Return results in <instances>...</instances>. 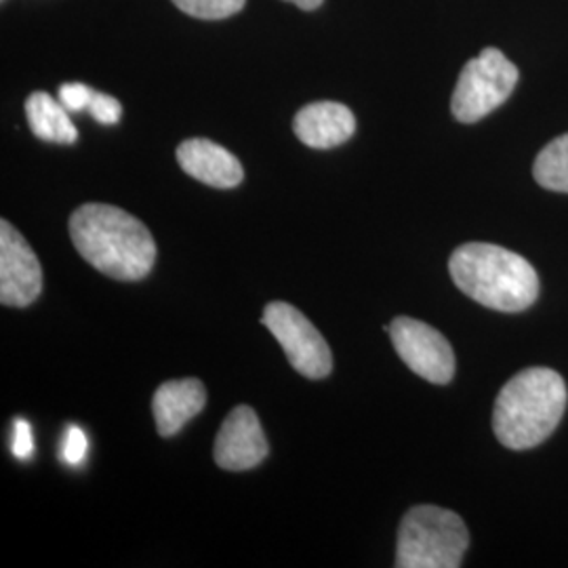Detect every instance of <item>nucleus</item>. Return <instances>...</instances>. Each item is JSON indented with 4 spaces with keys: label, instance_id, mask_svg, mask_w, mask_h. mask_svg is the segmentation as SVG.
Returning <instances> with one entry per match:
<instances>
[{
    "label": "nucleus",
    "instance_id": "dca6fc26",
    "mask_svg": "<svg viewBox=\"0 0 568 568\" xmlns=\"http://www.w3.org/2000/svg\"><path fill=\"white\" fill-rule=\"evenodd\" d=\"M89 450V440L87 434L79 426H70L63 434V443H61V459L68 466H79L84 462Z\"/></svg>",
    "mask_w": 568,
    "mask_h": 568
},
{
    "label": "nucleus",
    "instance_id": "9b49d317",
    "mask_svg": "<svg viewBox=\"0 0 568 568\" xmlns=\"http://www.w3.org/2000/svg\"><path fill=\"white\" fill-rule=\"evenodd\" d=\"M293 131L305 145L314 150H331L354 135L356 119L344 103H310L295 114Z\"/></svg>",
    "mask_w": 568,
    "mask_h": 568
},
{
    "label": "nucleus",
    "instance_id": "6ab92c4d",
    "mask_svg": "<svg viewBox=\"0 0 568 568\" xmlns=\"http://www.w3.org/2000/svg\"><path fill=\"white\" fill-rule=\"evenodd\" d=\"M11 450L18 459H30L34 453V438H32V427L26 419H16L13 422V443Z\"/></svg>",
    "mask_w": 568,
    "mask_h": 568
},
{
    "label": "nucleus",
    "instance_id": "f03ea898",
    "mask_svg": "<svg viewBox=\"0 0 568 568\" xmlns=\"http://www.w3.org/2000/svg\"><path fill=\"white\" fill-rule=\"evenodd\" d=\"M567 403L562 375L544 366L520 371L497 396L493 410L495 436L511 450L537 447L554 434Z\"/></svg>",
    "mask_w": 568,
    "mask_h": 568
},
{
    "label": "nucleus",
    "instance_id": "4468645a",
    "mask_svg": "<svg viewBox=\"0 0 568 568\" xmlns=\"http://www.w3.org/2000/svg\"><path fill=\"white\" fill-rule=\"evenodd\" d=\"M537 183L551 192L568 194V133L549 142L532 164Z\"/></svg>",
    "mask_w": 568,
    "mask_h": 568
},
{
    "label": "nucleus",
    "instance_id": "ddd939ff",
    "mask_svg": "<svg viewBox=\"0 0 568 568\" xmlns=\"http://www.w3.org/2000/svg\"><path fill=\"white\" fill-rule=\"evenodd\" d=\"M26 116L32 133L42 142L74 143L79 140V131L68 116V110L49 93H32L26 100Z\"/></svg>",
    "mask_w": 568,
    "mask_h": 568
},
{
    "label": "nucleus",
    "instance_id": "39448f33",
    "mask_svg": "<svg viewBox=\"0 0 568 568\" xmlns=\"http://www.w3.org/2000/svg\"><path fill=\"white\" fill-rule=\"evenodd\" d=\"M518 68L495 47L467 61L453 91L450 110L459 122L483 121L508 102L518 84Z\"/></svg>",
    "mask_w": 568,
    "mask_h": 568
},
{
    "label": "nucleus",
    "instance_id": "423d86ee",
    "mask_svg": "<svg viewBox=\"0 0 568 568\" xmlns=\"http://www.w3.org/2000/svg\"><path fill=\"white\" fill-rule=\"evenodd\" d=\"M262 321L300 375L307 379H325L333 371V354L325 337L297 307L272 302L265 305Z\"/></svg>",
    "mask_w": 568,
    "mask_h": 568
},
{
    "label": "nucleus",
    "instance_id": "6e6552de",
    "mask_svg": "<svg viewBox=\"0 0 568 568\" xmlns=\"http://www.w3.org/2000/svg\"><path fill=\"white\" fill-rule=\"evenodd\" d=\"M42 267L20 232L7 220L0 222V302L26 307L39 300Z\"/></svg>",
    "mask_w": 568,
    "mask_h": 568
},
{
    "label": "nucleus",
    "instance_id": "f257e3e1",
    "mask_svg": "<svg viewBox=\"0 0 568 568\" xmlns=\"http://www.w3.org/2000/svg\"><path fill=\"white\" fill-rule=\"evenodd\" d=\"M70 236L89 264L116 281H142L156 262L150 230L112 204L79 206L70 217Z\"/></svg>",
    "mask_w": 568,
    "mask_h": 568
},
{
    "label": "nucleus",
    "instance_id": "f3484780",
    "mask_svg": "<svg viewBox=\"0 0 568 568\" xmlns=\"http://www.w3.org/2000/svg\"><path fill=\"white\" fill-rule=\"evenodd\" d=\"M89 112L93 114L95 121L102 122V124H116L121 121L122 105L116 98L95 91L93 100L89 103Z\"/></svg>",
    "mask_w": 568,
    "mask_h": 568
},
{
    "label": "nucleus",
    "instance_id": "aec40b11",
    "mask_svg": "<svg viewBox=\"0 0 568 568\" xmlns=\"http://www.w3.org/2000/svg\"><path fill=\"white\" fill-rule=\"evenodd\" d=\"M286 2H293V4H297L304 11H314V9H318L323 4V0H286Z\"/></svg>",
    "mask_w": 568,
    "mask_h": 568
},
{
    "label": "nucleus",
    "instance_id": "1a4fd4ad",
    "mask_svg": "<svg viewBox=\"0 0 568 568\" xmlns=\"http://www.w3.org/2000/svg\"><path fill=\"white\" fill-rule=\"evenodd\" d=\"M267 440L257 413L251 406H236L215 440V464L227 471L260 466L267 457Z\"/></svg>",
    "mask_w": 568,
    "mask_h": 568
},
{
    "label": "nucleus",
    "instance_id": "0eeeda50",
    "mask_svg": "<svg viewBox=\"0 0 568 568\" xmlns=\"http://www.w3.org/2000/svg\"><path fill=\"white\" fill-rule=\"evenodd\" d=\"M387 333L394 349L415 375L436 386H447L453 379L455 354L443 333L406 316L394 318L387 326Z\"/></svg>",
    "mask_w": 568,
    "mask_h": 568
},
{
    "label": "nucleus",
    "instance_id": "20e7f679",
    "mask_svg": "<svg viewBox=\"0 0 568 568\" xmlns=\"http://www.w3.org/2000/svg\"><path fill=\"white\" fill-rule=\"evenodd\" d=\"M469 532L466 523L450 509L417 506L408 509L398 530L396 567H462Z\"/></svg>",
    "mask_w": 568,
    "mask_h": 568
},
{
    "label": "nucleus",
    "instance_id": "f8f14e48",
    "mask_svg": "<svg viewBox=\"0 0 568 568\" xmlns=\"http://www.w3.org/2000/svg\"><path fill=\"white\" fill-rule=\"evenodd\" d=\"M206 405V389L199 379L166 382L154 394V419L163 438H171Z\"/></svg>",
    "mask_w": 568,
    "mask_h": 568
},
{
    "label": "nucleus",
    "instance_id": "9d476101",
    "mask_svg": "<svg viewBox=\"0 0 568 568\" xmlns=\"http://www.w3.org/2000/svg\"><path fill=\"white\" fill-rule=\"evenodd\" d=\"M178 163L190 178L211 187L230 190L241 185L244 180L241 161L227 152L224 145L203 138L185 140L178 148Z\"/></svg>",
    "mask_w": 568,
    "mask_h": 568
},
{
    "label": "nucleus",
    "instance_id": "a211bd4d",
    "mask_svg": "<svg viewBox=\"0 0 568 568\" xmlns=\"http://www.w3.org/2000/svg\"><path fill=\"white\" fill-rule=\"evenodd\" d=\"M93 89H89L87 84L81 82H65L60 87V102L65 110L72 112H81V110H89V103L93 100Z\"/></svg>",
    "mask_w": 568,
    "mask_h": 568
},
{
    "label": "nucleus",
    "instance_id": "7ed1b4c3",
    "mask_svg": "<svg viewBox=\"0 0 568 568\" xmlns=\"http://www.w3.org/2000/svg\"><path fill=\"white\" fill-rule=\"evenodd\" d=\"M448 270L459 291L490 310L523 312L539 297L535 267L499 244H462L450 255Z\"/></svg>",
    "mask_w": 568,
    "mask_h": 568
},
{
    "label": "nucleus",
    "instance_id": "2eb2a0df",
    "mask_svg": "<svg viewBox=\"0 0 568 568\" xmlns=\"http://www.w3.org/2000/svg\"><path fill=\"white\" fill-rule=\"evenodd\" d=\"M173 4L199 20H225L236 16L246 0H173Z\"/></svg>",
    "mask_w": 568,
    "mask_h": 568
}]
</instances>
